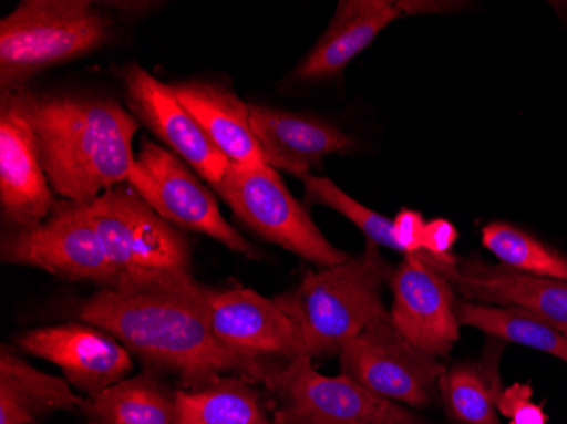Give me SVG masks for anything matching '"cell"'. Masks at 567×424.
I'll return each mask as SVG.
<instances>
[{
    "label": "cell",
    "mask_w": 567,
    "mask_h": 424,
    "mask_svg": "<svg viewBox=\"0 0 567 424\" xmlns=\"http://www.w3.org/2000/svg\"><path fill=\"white\" fill-rule=\"evenodd\" d=\"M82 323L113 334L157 375L199 389L223 375L264 382L266 370L229 352L209 320L208 287L101 289L79 302Z\"/></svg>",
    "instance_id": "1"
},
{
    "label": "cell",
    "mask_w": 567,
    "mask_h": 424,
    "mask_svg": "<svg viewBox=\"0 0 567 424\" xmlns=\"http://www.w3.org/2000/svg\"><path fill=\"white\" fill-rule=\"evenodd\" d=\"M33 127L51 189L60 199L91 204L130 180L140 123L111 95L87 89L12 92Z\"/></svg>",
    "instance_id": "2"
},
{
    "label": "cell",
    "mask_w": 567,
    "mask_h": 424,
    "mask_svg": "<svg viewBox=\"0 0 567 424\" xmlns=\"http://www.w3.org/2000/svg\"><path fill=\"white\" fill-rule=\"evenodd\" d=\"M393 273L378 245L365 241L362 254L320 272L309 270L298 287L274 301L295 323L302 355L339 356L369 324L390 318L382 298Z\"/></svg>",
    "instance_id": "3"
},
{
    "label": "cell",
    "mask_w": 567,
    "mask_h": 424,
    "mask_svg": "<svg viewBox=\"0 0 567 424\" xmlns=\"http://www.w3.org/2000/svg\"><path fill=\"white\" fill-rule=\"evenodd\" d=\"M117 15L92 0H22L0 21V92L116 43Z\"/></svg>",
    "instance_id": "4"
},
{
    "label": "cell",
    "mask_w": 567,
    "mask_h": 424,
    "mask_svg": "<svg viewBox=\"0 0 567 424\" xmlns=\"http://www.w3.org/2000/svg\"><path fill=\"white\" fill-rule=\"evenodd\" d=\"M92 225L117 272L114 289L196 287L189 240L158 216L130 182L89 204Z\"/></svg>",
    "instance_id": "5"
},
{
    "label": "cell",
    "mask_w": 567,
    "mask_h": 424,
    "mask_svg": "<svg viewBox=\"0 0 567 424\" xmlns=\"http://www.w3.org/2000/svg\"><path fill=\"white\" fill-rule=\"evenodd\" d=\"M215 193L260 238L320 269L350 258L324 238L306 207L289 193L279 172L270 165L231 164Z\"/></svg>",
    "instance_id": "6"
},
{
    "label": "cell",
    "mask_w": 567,
    "mask_h": 424,
    "mask_svg": "<svg viewBox=\"0 0 567 424\" xmlns=\"http://www.w3.org/2000/svg\"><path fill=\"white\" fill-rule=\"evenodd\" d=\"M276 400V424H425L347 375L327 378L301 355L262 382Z\"/></svg>",
    "instance_id": "7"
},
{
    "label": "cell",
    "mask_w": 567,
    "mask_h": 424,
    "mask_svg": "<svg viewBox=\"0 0 567 424\" xmlns=\"http://www.w3.org/2000/svg\"><path fill=\"white\" fill-rule=\"evenodd\" d=\"M4 263L43 270L70 282L117 286V272L92 225L89 204L59 199L38 226L12 229L0 241Z\"/></svg>",
    "instance_id": "8"
},
{
    "label": "cell",
    "mask_w": 567,
    "mask_h": 424,
    "mask_svg": "<svg viewBox=\"0 0 567 424\" xmlns=\"http://www.w3.org/2000/svg\"><path fill=\"white\" fill-rule=\"evenodd\" d=\"M127 182L158 216L175 228L203 232L245 257H260L259 250L223 218L215 194L183 158L165 146L143 139Z\"/></svg>",
    "instance_id": "9"
},
{
    "label": "cell",
    "mask_w": 567,
    "mask_h": 424,
    "mask_svg": "<svg viewBox=\"0 0 567 424\" xmlns=\"http://www.w3.org/2000/svg\"><path fill=\"white\" fill-rule=\"evenodd\" d=\"M342 374L393 403L426 406L439 397L447 366L416 349L390 318L375 320L339 353Z\"/></svg>",
    "instance_id": "10"
},
{
    "label": "cell",
    "mask_w": 567,
    "mask_h": 424,
    "mask_svg": "<svg viewBox=\"0 0 567 424\" xmlns=\"http://www.w3.org/2000/svg\"><path fill=\"white\" fill-rule=\"evenodd\" d=\"M120 76L124 104L133 117L215 189L231 162L216 148L193 114L178 101L172 85L135 62L124 65Z\"/></svg>",
    "instance_id": "11"
},
{
    "label": "cell",
    "mask_w": 567,
    "mask_h": 424,
    "mask_svg": "<svg viewBox=\"0 0 567 424\" xmlns=\"http://www.w3.org/2000/svg\"><path fill=\"white\" fill-rule=\"evenodd\" d=\"M208 308L216 338L267 375L302 355L295 323L274 299L245 287L208 289Z\"/></svg>",
    "instance_id": "12"
},
{
    "label": "cell",
    "mask_w": 567,
    "mask_h": 424,
    "mask_svg": "<svg viewBox=\"0 0 567 424\" xmlns=\"http://www.w3.org/2000/svg\"><path fill=\"white\" fill-rule=\"evenodd\" d=\"M391 321L416 349L444 359L457 343L454 286L423 254L404 255L391 277Z\"/></svg>",
    "instance_id": "13"
},
{
    "label": "cell",
    "mask_w": 567,
    "mask_h": 424,
    "mask_svg": "<svg viewBox=\"0 0 567 424\" xmlns=\"http://www.w3.org/2000/svg\"><path fill=\"white\" fill-rule=\"evenodd\" d=\"M37 136L12 92H0V213L8 231L43 223L55 209Z\"/></svg>",
    "instance_id": "14"
},
{
    "label": "cell",
    "mask_w": 567,
    "mask_h": 424,
    "mask_svg": "<svg viewBox=\"0 0 567 424\" xmlns=\"http://www.w3.org/2000/svg\"><path fill=\"white\" fill-rule=\"evenodd\" d=\"M24 353L55 363L70 385L97 394L132 374L133 355L120 340L87 323L37 328L16 337Z\"/></svg>",
    "instance_id": "15"
},
{
    "label": "cell",
    "mask_w": 567,
    "mask_h": 424,
    "mask_svg": "<svg viewBox=\"0 0 567 424\" xmlns=\"http://www.w3.org/2000/svg\"><path fill=\"white\" fill-rule=\"evenodd\" d=\"M250 121L267 165L301 180L320 168L327 156L350 155L360 148L342 127L317 114L250 104Z\"/></svg>",
    "instance_id": "16"
},
{
    "label": "cell",
    "mask_w": 567,
    "mask_h": 424,
    "mask_svg": "<svg viewBox=\"0 0 567 424\" xmlns=\"http://www.w3.org/2000/svg\"><path fill=\"white\" fill-rule=\"evenodd\" d=\"M447 279L462 299L524 309L567 337V282L564 280L532 276L480 258H458Z\"/></svg>",
    "instance_id": "17"
},
{
    "label": "cell",
    "mask_w": 567,
    "mask_h": 424,
    "mask_svg": "<svg viewBox=\"0 0 567 424\" xmlns=\"http://www.w3.org/2000/svg\"><path fill=\"white\" fill-rule=\"evenodd\" d=\"M401 18L398 2L391 0H340L320 40L292 70V81H334L381 31Z\"/></svg>",
    "instance_id": "18"
},
{
    "label": "cell",
    "mask_w": 567,
    "mask_h": 424,
    "mask_svg": "<svg viewBox=\"0 0 567 424\" xmlns=\"http://www.w3.org/2000/svg\"><path fill=\"white\" fill-rule=\"evenodd\" d=\"M178 101L193 114L216 148L237 165L267 164L250 121V104L215 81L177 82Z\"/></svg>",
    "instance_id": "19"
},
{
    "label": "cell",
    "mask_w": 567,
    "mask_h": 424,
    "mask_svg": "<svg viewBox=\"0 0 567 424\" xmlns=\"http://www.w3.org/2000/svg\"><path fill=\"white\" fill-rule=\"evenodd\" d=\"M81 395L66 379L44 374L11 347L0 349V424H38L55 411H75Z\"/></svg>",
    "instance_id": "20"
},
{
    "label": "cell",
    "mask_w": 567,
    "mask_h": 424,
    "mask_svg": "<svg viewBox=\"0 0 567 424\" xmlns=\"http://www.w3.org/2000/svg\"><path fill=\"white\" fill-rule=\"evenodd\" d=\"M175 395L161 375L145 370L97 394L85 395L79 411L91 424H175Z\"/></svg>",
    "instance_id": "21"
},
{
    "label": "cell",
    "mask_w": 567,
    "mask_h": 424,
    "mask_svg": "<svg viewBox=\"0 0 567 424\" xmlns=\"http://www.w3.org/2000/svg\"><path fill=\"white\" fill-rule=\"evenodd\" d=\"M502 343L487 344L477 360L455 363L439 381V395L458 424H502L496 400L502 394L499 359Z\"/></svg>",
    "instance_id": "22"
},
{
    "label": "cell",
    "mask_w": 567,
    "mask_h": 424,
    "mask_svg": "<svg viewBox=\"0 0 567 424\" xmlns=\"http://www.w3.org/2000/svg\"><path fill=\"white\" fill-rule=\"evenodd\" d=\"M175 424H276L262 395L241 375H223L199 389L177 391Z\"/></svg>",
    "instance_id": "23"
},
{
    "label": "cell",
    "mask_w": 567,
    "mask_h": 424,
    "mask_svg": "<svg viewBox=\"0 0 567 424\" xmlns=\"http://www.w3.org/2000/svg\"><path fill=\"white\" fill-rule=\"evenodd\" d=\"M455 314L458 323L476 328L487 337L549 353L567 363L566 334L524 309L458 299L455 301Z\"/></svg>",
    "instance_id": "24"
},
{
    "label": "cell",
    "mask_w": 567,
    "mask_h": 424,
    "mask_svg": "<svg viewBox=\"0 0 567 424\" xmlns=\"http://www.w3.org/2000/svg\"><path fill=\"white\" fill-rule=\"evenodd\" d=\"M481 241L509 269L567 282V258L515 226L506 223L484 226Z\"/></svg>",
    "instance_id": "25"
},
{
    "label": "cell",
    "mask_w": 567,
    "mask_h": 424,
    "mask_svg": "<svg viewBox=\"0 0 567 424\" xmlns=\"http://www.w3.org/2000/svg\"><path fill=\"white\" fill-rule=\"evenodd\" d=\"M302 184H305L306 204H320V206L337 210L362 231L365 241H371L378 247L400 251L396 240H394L393 221L391 219L357 203L328 177L308 175V177L302 178Z\"/></svg>",
    "instance_id": "26"
},
{
    "label": "cell",
    "mask_w": 567,
    "mask_h": 424,
    "mask_svg": "<svg viewBox=\"0 0 567 424\" xmlns=\"http://www.w3.org/2000/svg\"><path fill=\"white\" fill-rule=\"evenodd\" d=\"M457 228L449 219L436 218L426 221L425 231H423L425 258L445 277L457 263L458 257L452 254V248L457 244Z\"/></svg>",
    "instance_id": "27"
},
{
    "label": "cell",
    "mask_w": 567,
    "mask_h": 424,
    "mask_svg": "<svg viewBox=\"0 0 567 424\" xmlns=\"http://www.w3.org/2000/svg\"><path fill=\"white\" fill-rule=\"evenodd\" d=\"M496 410L508 417V424H547L546 411L534 403V389L530 384H512L503 389L496 400Z\"/></svg>",
    "instance_id": "28"
},
{
    "label": "cell",
    "mask_w": 567,
    "mask_h": 424,
    "mask_svg": "<svg viewBox=\"0 0 567 424\" xmlns=\"http://www.w3.org/2000/svg\"><path fill=\"white\" fill-rule=\"evenodd\" d=\"M425 225L426 221L419 210L403 209L398 213L393 219V232L401 254H422Z\"/></svg>",
    "instance_id": "29"
},
{
    "label": "cell",
    "mask_w": 567,
    "mask_h": 424,
    "mask_svg": "<svg viewBox=\"0 0 567 424\" xmlns=\"http://www.w3.org/2000/svg\"><path fill=\"white\" fill-rule=\"evenodd\" d=\"M462 4L458 2H425V0H420V2H411V0H406V2H398V8L403 12V15H415V14H426V12H451L458 11Z\"/></svg>",
    "instance_id": "30"
}]
</instances>
